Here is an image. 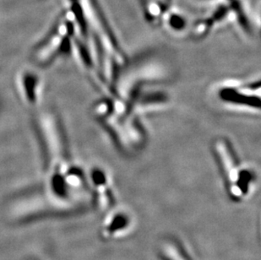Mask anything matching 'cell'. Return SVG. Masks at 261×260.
Wrapping results in <instances>:
<instances>
[{
  "mask_svg": "<svg viewBox=\"0 0 261 260\" xmlns=\"http://www.w3.org/2000/svg\"><path fill=\"white\" fill-rule=\"evenodd\" d=\"M214 152L230 199L235 202L246 199L255 184L254 172L240 164L226 140L215 141Z\"/></svg>",
  "mask_w": 261,
  "mask_h": 260,
  "instance_id": "obj_1",
  "label": "cell"
},
{
  "mask_svg": "<svg viewBox=\"0 0 261 260\" xmlns=\"http://www.w3.org/2000/svg\"><path fill=\"white\" fill-rule=\"evenodd\" d=\"M260 82H228L218 90L220 100L234 108L255 112L260 109Z\"/></svg>",
  "mask_w": 261,
  "mask_h": 260,
  "instance_id": "obj_2",
  "label": "cell"
},
{
  "mask_svg": "<svg viewBox=\"0 0 261 260\" xmlns=\"http://www.w3.org/2000/svg\"><path fill=\"white\" fill-rule=\"evenodd\" d=\"M100 236L105 241L116 240L127 235L133 228L132 215L123 208H112L104 214Z\"/></svg>",
  "mask_w": 261,
  "mask_h": 260,
  "instance_id": "obj_3",
  "label": "cell"
},
{
  "mask_svg": "<svg viewBox=\"0 0 261 260\" xmlns=\"http://www.w3.org/2000/svg\"><path fill=\"white\" fill-rule=\"evenodd\" d=\"M90 184L97 210L105 214L114 208L115 196L107 172L101 168H94L90 174Z\"/></svg>",
  "mask_w": 261,
  "mask_h": 260,
  "instance_id": "obj_4",
  "label": "cell"
},
{
  "mask_svg": "<svg viewBox=\"0 0 261 260\" xmlns=\"http://www.w3.org/2000/svg\"><path fill=\"white\" fill-rule=\"evenodd\" d=\"M158 252L161 260H194L185 246L173 238L164 239Z\"/></svg>",
  "mask_w": 261,
  "mask_h": 260,
  "instance_id": "obj_5",
  "label": "cell"
},
{
  "mask_svg": "<svg viewBox=\"0 0 261 260\" xmlns=\"http://www.w3.org/2000/svg\"><path fill=\"white\" fill-rule=\"evenodd\" d=\"M168 25L171 29L176 32H181L182 30L185 29L186 25V20L182 15L178 14H171L168 19Z\"/></svg>",
  "mask_w": 261,
  "mask_h": 260,
  "instance_id": "obj_6",
  "label": "cell"
}]
</instances>
